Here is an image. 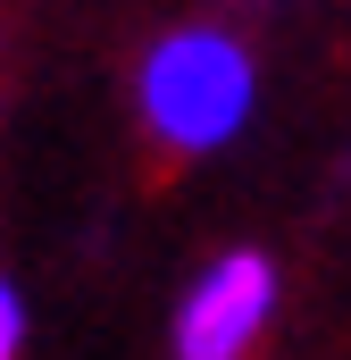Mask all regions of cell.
Returning <instances> with one entry per match:
<instances>
[{
	"mask_svg": "<svg viewBox=\"0 0 351 360\" xmlns=\"http://www.w3.org/2000/svg\"><path fill=\"white\" fill-rule=\"evenodd\" d=\"M25 352V293L0 276V360H17Z\"/></svg>",
	"mask_w": 351,
	"mask_h": 360,
	"instance_id": "3957f363",
	"label": "cell"
},
{
	"mask_svg": "<svg viewBox=\"0 0 351 360\" xmlns=\"http://www.w3.org/2000/svg\"><path fill=\"white\" fill-rule=\"evenodd\" d=\"M267 319H276V260L234 243L184 285V302L168 319V344H176V360H251Z\"/></svg>",
	"mask_w": 351,
	"mask_h": 360,
	"instance_id": "7a4b0ae2",
	"label": "cell"
},
{
	"mask_svg": "<svg viewBox=\"0 0 351 360\" xmlns=\"http://www.w3.org/2000/svg\"><path fill=\"white\" fill-rule=\"evenodd\" d=\"M251 92H260L251 51L234 34H218V25H176V34H159L143 51V76H134L143 126L168 151H226L251 126Z\"/></svg>",
	"mask_w": 351,
	"mask_h": 360,
	"instance_id": "6da1fadb",
	"label": "cell"
}]
</instances>
